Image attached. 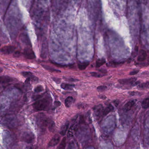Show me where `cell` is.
<instances>
[{
	"label": "cell",
	"instance_id": "obj_25",
	"mask_svg": "<svg viewBox=\"0 0 149 149\" xmlns=\"http://www.w3.org/2000/svg\"><path fill=\"white\" fill-rule=\"evenodd\" d=\"M90 74L91 75V76L94 77V78H101L103 76V75H102L99 73H97L95 72H91L90 73Z\"/></svg>",
	"mask_w": 149,
	"mask_h": 149
},
{
	"label": "cell",
	"instance_id": "obj_28",
	"mask_svg": "<svg viewBox=\"0 0 149 149\" xmlns=\"http://www.w3.org/2000/svg\"><path fill=\"white\" fill-rule=\"evenodd\" d=\"M64 80H66V81L71 82H76V81H79V80L78 79L73 78H64Z\"/></svg>",
	"mask_w": 149,
	"mask_h": 149
},
{
	"label": "cell",
	"instance_id": "obj_11",
	"mask_svg": "<svg viewBox=\"0 0 149 149\" xmlns=\"http://www.w3.org/2000/svg\"><path fill=\"white\" fill-rule=\"evenodd\" d=\"M147 54L146 52L143 50H140L139 53V55L138 56L137 60L139 62L144 61L146 58Z\"/></svg>",
	"mask_w": 149,
	"mask_h": 149
},
{
	"label": "cell",
	"instance_id": "obj_15",
	"mask_svg": "<svg viewBox=\"0 0 149 149\" xmlns=\"http://www.w3.org/2000/svg\"><path fill=\"white\" fill-rule=\"evenodd\" d=\"M75 85L73 84H70L67 83H62L61 87L63 89L65 90H71L74 88Z\"/></svg>",
	"mask_w": 149,
	"mask_h": 149
},
{
	"label": "cell",
	"instance_id": "obj_32",
	"mask_svg": "<svg viewBox=\"0 0 149 149\" xmlns=\"http://www.w3.org/2000/svg\"><path fill=\"white\" fill-rule=\"evenodd\" d=\"M53 81H55V82H56L57 84H59L61 81L60 79V78H53Z\"/></svg>",
	"mask_w": 149,
	"mask_h": 149
},
{
	"label": "cell",
	"instance_id": "obj_23",
	"mask_svg": "<svg viewBox=\"0 0 149 149\" xmlns=\"http://www.w3.org/2000/svg\"><path fill=\"white\" fill-rule=\"evenodd\" d=\"M21 73L24 77L26 78H30L31 79V78L33 79V78H34L32 73H31L30 72H23Z\"/></svg>",
	"mask_w": 149,
	"mask_h": 149
},
{
	"label": "cell",
	"instance_id": "obj_19",
	"mask_svg": "<svg viewBox=\"0 0 149 149\" xmlns=\"http://www.w3.org/2000/svg\"><path fill=\"white\" fill-rule=\"evenodd\" d=\"M44 68H45L46 70H47L48 71H50L51 72H56V73H60L61 71L55 69L54 68L51 67V66H49L47 65H42Z\"/></svg>",
	"mask_w": 149,
	"mask_h": 149
},
{
	"label": "cell",
	"instance_id": "obj_18",
	"mask_svg": "<svg viewBox=\"0 0 149 149\" xmlns=\"http://www.w3.org/2000/svg\"><path fill=\"white\" fill-rule=\"evenodd\" d=\"M141 106L143 109H146L149 108V98H145L141 103Z\"/></svg>",
	"mask_w": 149,
	"mask_h": 149
},
{
	"label": "cell",
	"instance_id": "obj_17",
	"mask_svg": "<svg viewBox=\"0 0 149 149\" xmlns=\"http://www.w3.org/2000/svg\"><path fill=\"white\" fill-rule=\"evenodd\" d=\"M149 82L147 81L146 83H142L140 85H138L137 88L138 89L140 90H144L147 89L149 88Z\"/></svg>",
	"mask_w": 149,
	"mask_h": 149
},
{
	"label": "cell",
	"instance_id": "obj_37",
	"mask_svg": "<svg viewBox=\"0 0 149 149\" xmlns=\"http://www.w3.org/2000/svg\"><path fill=\"white\" fill-rule=\"evenodd\" d=\"M1 46V40H0V47Z\"/></svg>",
	"mask_w": 149,
	"mask_h": 149
},
{
	"label": "cell",
	"instance_id": "obj_7",
	"mask_svg": "<svg viewBox=\"0 0 149 149\" xmlns=\"http://www.w3.org/2000/svg\"><path fill=\"white\" fill-rule=\"evenodd\" d=\"M60 136L58 134H56L49 142L48 146L53 147L56 146L60 142Z\"/></svg>",
	"mask_w": 149,
	"mask_h": 149
},
{
	"label": "cell",
	"instance_id": "obj_10",
	"mask_svg": "<svg viewBox=\"0 0 149 149\" xmlns=\"http://www.w3.org/2000/svg\"><path fill=\"white\" fill-rule=\"evenodd\" d=\"M14 79L8 76H2L0 77V84H5L11 83L14 81Z\"/></svg>",
	"mask_w": 149,
	"mask_h": 149
},
{
	"label": "cell",
	"instance_id": "obj_31",
	"mask_svg": "<svg viewBox=\"0 0 149 149\" xmlns=\"http://www.w3.org/2000/svg\"><path fill=\"white\" fill-rule=\"evenodd\" d=\"M54 107L56 108V107H58L59 106H60V104H61V103H60V101H56L54 103Z\"/></svg>",
	"mask_w": 149,
	"mask_h": 149
},
{
	"label": "cell",
	"instance_id": "obj_20",
	"mask_svg": "<svg viewBox=\"0 0 149 149\" xmlns=\"http://www.w3.org/2000/svg\"><path fill=\"white\" fill-rule=\"evenodd\" d=\"M66 146V138L64 137L62 140L59 146L57 147V149H64Z\"/></svg>",
	"mask_w": 149,
	"mask_h": 149
},
{
	"label": "cell",
	"instance_id": "obj_26",
	"mask_svg": "<svg viewBox=\"0 0 149 149\" xmlns=\"http://www.w3.org/2000/svg\"><path fill=\"white\" fill-rule=\"evenodd\" d=\"M97 89L98 91L102 92V91H105L106 90H107V87L106 86L101 85V86L98 87L97 88Z\"/></svg>",
	"mask_w": 149,
	"mask_h": 149
},
{
	"label": "cell",
	"instance_id": "obj_4",
	"mask_svg": "<svg viewBox=\"0 0 149 149\" xmlns=\"http://www.w3.org/2000/svg\"><path fill=\"white\" fill-rule=\"evenodd\" d=\"M22 139L25 142L27 143H31L34 140V136L32 133L29 132H25L23 135L22 137Z\"/></svg>",
	"mask_w": 149,
	"mask_h": 149
},
{
	"label": "cell",
	"instance_id": "obj_13",
	"mask_svg": "<svg viewBox=\"0 0 149 149\" xmlns=\"http://www.w3.org/2000/svg\"><path fill=\"white\" fill-rule=\"evenodd\" d=\"M114 110V107L113 106L112 104H109L104 109L102 115L104 116H106L109 113L112 112Z\"/></svg>",
	"mask_w": 149,
	"mask_h": 149
},
{
	"label": "cell",
	"instance_id": "obj_36",
	"mask_svg": "<svg viewBox=\"0 0 149 149\" xmlns=\"http://www.w3.org/2000/svg\"><path fill=\"white\" fill-rule=\"evenodd\" d=\"M3 71V69L2 68V67H0V73H2V71Z\"/></svg>",
	"mask_w": 149,
	"mask_h": 149
},
{
	"label": "cell",
	"instance_id": "obj_9",
	"mask_svg": "<svg viewBox=\"0 0 149 149\" xmlns=\"http://www.w3.org/2000/svg\"><path fill=\"white\" fill-rule=\"evenodd\" d=\"M136 104V101L135 100L129 101L125 104L123 107V109L126 111H129Z\"/></svg>",
	"mask_w": 149,
	"mask_h": 149
},
{
	"label": "cell",
	"instance_id": "obj_16",
	"mask_svg": "<svg viewBox=\"0 0 149 149\" xmlns=\"http://www.w3.org/2000/svg\"><path fill=\"white\" fill-rule=\"evenodd\" d=\"M89 63V62H84L83 63L79 62L78 63V68L79 70H85L88 66Z\"/></svg>",
	"mask_w": 149,
	"mask_h": 149
},
{
	"label": "cell",
	"instance_id": "obj_22",
	"mask_svg": "<svg viewBox=\"0 0 149 149\" xmlns=\"http://www.w3.org/2000/svg\"><path fill=\"white\" fill-rule=\"evenodd\" d=\"M48 126H49V129L50 131L53 132L55 130V124L53 121L49 120Z\"/></svg>",
	"mask_w": 149,
	"mask_h": 149
},
{
	"label": "cell",
	"instance_id": "obj_1",
	"mask_svg": "<svg viewBox=\"0 0 149 149\" xmlns=\"http://www.w3.org/2000/svg\"><path fill=\"white\" fill-rule=\"evenodd\" d=\"M52 100L50 96L39 100L33 104L34 108L37 111H47L51 107Z\"/></svg>",
	"mask_w": 149,
	"mask_h": 149
},
{
	"label": "cell",
	"instance_id": "obj_30",
	"mask_svg": "<svg viewBox=\"0 0 149 149\" xmlns=\"http://www.w3.org/2000/svg\"><path fill=\"white\" fill-rule=\"evenodd\" d=\"M139 70H134L130 72L129 73V75H130L131 76H133V75L137 74L139 72Z\"/></svg>",
	"mask_w": 149,
	"mask_h": 149
},
{
	"label": "cell",
	"instance_id": "obj_35",
	"mask_svg": "<svg viewBox=\"0 0 149 149\" xmlns=\"http://www.w3.org/2000/svg\"><path fill=\"white\" fill-rule=\"evenodd\" d=\"M100 98H101V99H105L106 98V97H105V96L101 95V96H100Z\"/></svg>",
	"mask_w": 149,
	"mask_h": 149
},
{
	"label": "cell",
	"instance_id": "obj_33",
	"mask_svg": "<svg viewBox=\"0 0 149 149\" xmlns=\"http://www.w3.org/2000/svg\"><path fill=\"white\" fill-rule=\"evenodd\" d=\"M113 103H114L115 106L116 107H117L119 105V100H115V101H113Z\"/></svg>",
	"mask_w": 149,
	"mask_h": 149
},
{
	"label": "cell",
	"instance_id": "obj_5",
	"mask_svg": "<svg viewBox=\"0 0 149 149\" xmlns=\"http://www.w3.org/2000/svg\"><path fill=\"white\" fill-rule=\"evenodd\" d=\"M94 113L96 118H99L103 114V111L104 110V107L101 104H98V105L94 106L93 108Z\"/></svg>",
	"mask_w": 149,
	"mask_h": 149
},
{
	"label": "cell",
	"instance_id": "obj_8",
	"mask_svg": "<svg viewBox=\"0 0 149 149\" xmlns=\"http://www.w3.org/2000/svg\"><path fill=\"white\" fill-rule=\"evenodd\" d=\"M78 123H74L72 126H70V129H69L68 133H67V137L68 138H71L73 136V134L75 132H76L78 127Z\"/></svg>",
	"mask_w": 149,
	"mask_h": 149
},
{
	"label": "cell",
	"instance_id": "obj_27",
	"mask_svg": "<svg viewBox=\"0 0 149 149\" xmlns=\"http://www.w3.org/2000/svg\"><path fill=\"white\" fill-rule=\"evenodd\" d=\"M129 94L131 96H135V95H141L142 94L141 92H137V91H129Z\"/></svg>",
	"mask_w": 149,
	"mask_h": 149
},
{
	"label": "cell",
	"instance_id": "obj_6",
	"mask_svg": "<svg viewBox=\"0 0 149 149\" xmlns=\"http://www.w3.org/2000/svg\"><path fill=\"white\" fill-rule=\"evenodd\" d=\"M137 78L135 77H132L130 78L123 79H120L118 81L119 83L123 85H132L136 81Z\"/></svg>",
	"mask_w": 149,
	"mask_h": 149
},
{
	"label": "cell",
	"instance_id": "obj_12",
	"mask_svg": "<svg viewBox=\"0 0 149 149\" xmlns=\"http://www.w3.org/2000/svg\"><path fill=\"white\" fill-rule=\"evenodd\" d=\"M74 101V99L72 96H69L65 100V105L66 108H70Z\"/></svg>",
	"mask_w": 149,
	"mask_h": 149
},
{
	"label": "cell",
	"instance_id": "obj_34",
	"mask_svg": "<svg viewBox=\"0 0 149 149\" xmlns=\"http://www.w3.org/2000/svg\"><path fill=\"white\" fill-rule=\"evenodd\" d=\"M99 71L100 72L101 71V73H106L107 72V71L106 70H104V69H100V70H99Z\"/></svg>",
	"mask_w": 149,
	"mask_h": 149
},
{
	"label": "cell",
	"instance_id": "obj_3",
	"mask_svg": "<svg viewBox=\"0 0 149 149\" xmlns=\"http://www.w3.org/2000/svg\"><path fill=\"white\" fill-rule=\"evenodd\" d=\"M16 47L14 46H5L0 49V52L5 54H10L15 51Z\"/></svg>",
	"mask_w": 149,
	"mask_h": 149
},
{
	"label": "cell",
	"instance_id": "obj_24",
	"mask_svg": "<svg viewBox=\"0 0 149 149\" xmlns=\"http://www.w3.org/2000/svg\"><path fill=\"white\" fill-rule=\"evenodd\" d=\"M44 90L43 87L42 85H38L34 89V91L36 93H40Z\"/></svg>",
	"mask_w": 149,
	"mask_h": 149
},
{
	"label": "cell",
	"instance_id": "obj_14",
	"mask_svg": "<svg viewBox=\"0 0 149 149\" xmlns=\"http://www.w3.org/2000/svg\"><path fill=\"white\" fill-rule=\"evenodd\" d=\"M69 126V122H66L63 126L62 127L60 131V134L62 136H65L66 133V132L68 130Z\"/></svg>",
	"mask_w": 149,
	"mask_h": 149
},
{
	"label": "cell",
	"instance_id": "obj_2",
	"mask_svg": "<svg viewBox=\"0 0 149 149\" xmlns=\"http://www.w3.org/2000/svg\"><path fill=\"white\" fill-rule=\"evenodd\" d=\"M23 55L25 58L30 60L34 59L36 57L34 52L30 47L25 48V49L24 50Z\"/></svg>",
	"mask_w": 149,
	"mask_h": 149
},
{
	"label": "cell",
	"instance_id": "obj_29",
	"mask_svg": "<svg viewBox=\"0 0 149 149\" xmlns=\"http://www.w3.org/2000/svg\"><path fill=\"white\" fill-rule=\"evenodd\" d=\"M21 53L20 52V51H16L14 52L13 56L15 57H18L21 56Z\"/></svg>",
	"mask_w": 149,
	"mask_h": 149
},
{
	"label": "cell",
	"instance_id": "obj_21",
	"mask_svg": "<svg viewBox=\"0 0 149 149\" xmlns=\"http://www.w3.org/2000/svg\"><path fill=\"white\" fill-rule=\"evenodd\" d=\"M105 60L103 59H98L96 62V64L95 66L96 68H99L100 66H102L105 63Z\"/></svg>",
	"mask_w": 149,
	"mask_h": 149
}]
</instances>
